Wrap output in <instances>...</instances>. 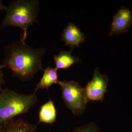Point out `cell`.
I'll use <instances>...</instances> for the list:
<instances>
[{
	"label": "cell",
	"instance_id": "cell-3",
	"mask_svg": "<svg viewBox=\"0 0 132 132\" xmlns=\"http://www.w3.org/2000/svg\"><path fill=\"white\" fill-rule=\"evenodd\" d=\"M0 91V127L16 116L28 112L38 101L35 92L24 94L7 88Z\"/></svg>",
	"mask_w": 132,
	"mask_h": 132
},
{
	"label": "cell",
	"instance_id": "cell-11",
	"mask_svg": "<svg viewBox=\"0 0 132 132\" xmlns=\"http://www.w3.org/2000/svg\"><path fill=\"white\" fill-rule=\"evenodd\" d=\"M56 114L54 102L50 99L41 107L39 113V122L52 124L56 121Z\"/></svg>",
	"mask_w": 132,
	"mask_h": 132
},
{
	"label": "cell",
	"instance_id": "cell-7",
	"mask_svg": "<svg viewBox=\"0 0 132 132\" xmlns=\"http://www.w3.org/2000/svg\"><path fill=\"white\" fill-rule=\"evenodd\" d=\"M85 35L80 29L72 23H69L64 29L62 34L61 40L66 46L72 48L79 46L85 41Z\"/></svg>",
	"mask_w": 132,
	"mask_h": 132
},
{
	"label": "cell",
	"instance_id": "cell-12",
	"mask_svg": "<svg viewBox=\"0 0 132 132\" xmlns=\"http://www.w3.org/2000/svg\"><path fill=\"white\" fill-rule=\"evenodd\" d=\"M72 132H101L94 124L90 123L76 128Z\"/></svg>",
	"mask_w": 132,
	"mask_h": 132
},
{
	"label": "cell",
	"instance_id": "cell-2",
	"mask_svg": "<svg viewBox=\"0 0 132 132\" xmlns=\"http://www.w3.org/2000/svg\"><path fill=\"white\" fill-rule=\"evenodd\" d=\"M6 10V14L2 22L0 29L3 30L8 26L21 28L23 35L21 38L25 40L28 37V28L34 23H39L38 18L39 3L38 0L12 1Z\"/></svg>",
	"mask_w": 132,
	"mask_h": 132
},
{
	"label": "cell",
	"instance_id": "cell-4",
	"mask_svg": "<svg viewBox=\"0 0 132 132\" xmlns=\"http://www.w3.org/2000/svg\"><path fill=\"white\" fill-rule=\"evenodd\" d=\"M62 100L66 106L75 115H80L85 111L89 100L85 88L74 80L59 81Z\"/></svg>",
	"mask_w": 132,
	"mask_h": 132
},
{
	"label": "cell",
	"instance_id": "cell-5",
	"mask_svg": "<svg viewBox=\"0 0 132 132\" xmlns=\"http://www.w3.org/2000/svg\"><path fill=\"white\" fill-rule=\"evenodd\" d=\"M109 79L106 75H102L98 68L95 69L93 77L85 88L88 100L92 101H102L107 92Z\"/></svg>",
	"mask_w": 132,
	"mask_h": 132
},
{
	"label": "cell",
	"instance_id": "cell-8",
	"mask_svg": "<svg viewBox=\"0 0 132 132\" xmlns=\"http://www.w3.org/2000/svg\"><path fill=\"white\" fill-rule=\"evenodd\" d=\"M37 128V125H33L21 118L13 119L3 126L0 132H35Z\"/></svg>",
	"mask_w": 132,
	"mask_h": 132
},
{
	"label": "cell",
	"instance_id": "cell-6",
	"mask_svg": "<svg viewBox=\"0 0 132 132\" xmlns=\"http://www.w3.org/2000/svg\"><path fill=\"white\" fill-rule=\"evenodd\" d=\"M132 23V14L126 8L119 10L113 16L111 24L109 36L121 34L126 32L131 27Z\"/></svg>",
	"mask_w": 132,
	"mask_h": 132
},
{
	"label": "cell",
	"instance_id": "cell-15",
	"mask_svg": "<svg viewBox=\"0 0 132 132\" xmlns=\"http://www.w3.org/2000/svg\"><path fill=\"white\" fill-rule=\"evenodd\" d=\"M2 127H0V131H1V129Z\"/></svg>",
	"mask_w": 132,
	"mask_h": 132
},
{
	"label": "cell",
	"instance_id": "cell-13",
	"mask_svg": "<svg viewBox=\"0 0 132 132\" xmlns=\"http://www.w3.org/2000/svg\"><path fill=\"white\" fill-rule=\"evenodd\" d=\"M2 68L0 65V90L2 89V86L6 82L5 80L4 79V73L2 71Z\"/></svg>",
	"mask_w": 132,
	"mask_h": 132
},
{
	"label": "cell",
	"instance_id": "cell-10",
	"mask_svg": "<svg viewBox=\"0 0 132 132\" xmlns=\"http://www.w3.org/2000/svg\"><path fill=\"white\" fill-rule=\"evenodd\" d=\"M57 69L48 66L44 70V73L40 81L35 88V93L40 89H49L52 85L59 83Z\"/></svg>",
	"mask_w": 132,
	"mask_h": 132
},
{
	"label": "cell",
	"instance_id": "cell-9",
	"mask_svg": "<svg viewBox=\"0 0 132 132\" xmlns=\"http://www.w3.org/2000/svg\"><path fill=\"white\" fill-rule=\"evenodd\" d=\"M54 60L55 65V68L59 69H67L72 65L80 62V60L79 57L72 56L70 52L62 51L57 55H55Z\"/></svg>",
	"mask_w": 132,
	"mask_h": 132
},
{
	"label": "cell",
	"instance_id": "cell-14",
	"mask_svg": "<svg viewBox=\"0 0 132 132\" xmlns=\"http://www.w3.org/2000/svg\"><path fill=\"white\" fill-rule=\"evenodd\" d=\"M7 7L3 4L2 1L0 0V11H2V10L6 11L7 9Z\"/></svg>",
	"mask_w": 132,
	"mask_h": 132
},
{
	"label": "cell",
	"instance_id": "cell-1",
	"mask_svg": "<svg viewBox=\"0 0 132 132\" xmlns=\"http://www.w3.org/2000/svg\"><path fill=\"white\" fill-rule=\"evenodd\" d=\"M44 48H34L21 38L4 46V57L2 69L7 68L12 76L22 81L31 80L42 68V58L46 53Z\"/></svg>",
	"mask_w": 132,
	"mask_h": 132
}]
</instances>
